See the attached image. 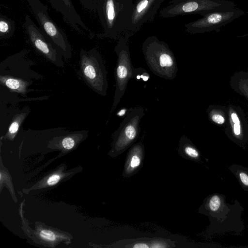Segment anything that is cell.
<instances>
[{"mask_svg": "<svg viewBox=\"0 0 248 248\" xmlns=\"http://www.w3.org/2000/svg\"><path fill=\"white\" fill-rule=\"evenodd\" d=\"M222 204L223 202L221 197L217 194H215L209 199L207 205L210 212L216 213L221 209Z\"/></svg>", "mask_w": 248, "mask_h": 248, "instance_id": "15", "label": "cell"}, {"mask_svg": "<svg viewBox=\"0 0 248 248\" xmlns=\"http://www.w3.org/2000/svg\"><path fill=\"white\" fill-rule=\"evenodd\" d=\"M31 235L36 243L47 247H55L61 242L67 245L71 243L70 234L66 235L65 233L39 223L36 225L34 231L31 230Z\"/></svg>", "mask_w": 248, "mask_h": 248, "instance_id": "8", "label": "cell"}, {"mask_svg": "<svg viewBox=\"0 0 248 248\" xmlns=\"http://www.w3.org/2000/svg\"><path fill=\"white\" fill-rule=\"evenodd\" d=\"M74 173V170L66 173L63 172L62 170L60 169L59 170H57L54 171L53 173L47 176L46 178H43L41 181L37 183L32 187H34L35 188L32 190L34 189H40L54 186L59 183L66 180V178H69V177L73 175Z\"/></svg>", "mask_w": 248, "mask_h": 248, "instance_id": "11", "label": "cell"}, {"mask_svg": "<svg viewBox=\"0 0 248 248\" xmlns=\"http://www.w3.org/2000/svg\"><path fill=\"white\" fill-rule=\"evenodd\" d=\"M134 78L138 81H147L150 78V76L148 72L145 69L142 67L134 68Z\"/></svg>", "mask_w": 248, "mask_h": 248, "instance_id": "17", "label": "cell"}, {"mask_svg": "<svg viewBox=\"0 0 248 248\" xmlns=\"http://www.w3.org/2000/svg\"><path fill=\"white\" fill-rule=\"evenodd\" d=\"M16 30L15 22L1 14L0 15V39H7L12 37Z\"/></svg>", "mask_w": 248, "mask_h": 248, "instance_id": "14", "label": "cell"}, {"mask_svg": "<svg viewBox=\"0 0 248 248\" xmlns=\"http://www.w3.org/2000/svg\"><path fill=\"white\" fill-rule=\"evenodd\" d=\"M117 55L118 59L114 71L116 89L110 115L114 112L123 97L128 81L134 78V67L128 53L125 50H121L117 51Z\"/></svg>", "mask_w": 248, "mask_h": 248, "instance_id": "5", "label": "cell"}, {"mask_svg": "<svg viewBox=\"0 0 248 248\" xmlns=\"http://www.w3.org/2000/svg\"><path fill=\"white\" fill-rule=\"evenodd\" d=\"M78 74L84 83L97 94L105 96L108 88L107 71L101 56L94 48L81 49Z\"/></svg>", "mask_w": 248, "mask_h": 248, "instance_id": "1", "label": "cell"}, {"mask_svg": "<svg viewBox=\"0 0 248 248\" xmlns=\"http://www.w3.org/2000/svg\"><path fill=\"white\" fill-rule=\"evenodd\" d=\"M142 154L143 146L140 143L135 145L131 149L125 168L126 174L133 173L140 166L142 161Z\"/></svg>", "mask_w": 248, "mask_h": 248, "instance_id": "12", "label": "cell"}, {"mask_svg": "<svg viewBox=\"0 0 248 248\" xmlns=\"http://www.w3.org/2000/svg\"><path fill=\"white\" fill-rule=\"evenodd\" d=\"M167 246L165 245V244L162 242L155 241L152 244L150 247L154 248H165Z\"/></svg>", "mask_w": 248, "mask_h": 248, "instance_id": "26", "label": "cell"}, {"mask_svg": "<svg viewBox=\"0 0 248 248\" xmlns=\"http://www.w3.org/2000/svg\"><path fill=\"white\" fill-rule=\"evenodd\" d=\"M40 28L67 59L71 57V47L66 34L50 17L47 8L39 0H26Z\"/></svg>", "mask_w": 248, "mask_h": 248, "instance_id": "2", "label": "cell"}, {"mask_svg": "<svg viewBox=\"0 0 248 248\" xmlns=\"http://www.w3.org/2000/svg\"><path fill=\"white\" fill-rule=\"evenodd\" d=\"M211 119L213 122L219 124H223L225 122V118L224 117L219 114H214L212 115Z\"/></svg>", "mask_w": 248, "mask_h": 248, "instance_id": "22", "label": "cell"}, {"mask_svg": "<svg viewBox=\"0 0 248 248\" xmlns=\"http://www.w3.org/2000/svg\"><path fill=\"white\" fill-rule=\"evenodd\" d=\"M85 131L74 132L64 136L54 139L50 142L52 147L69 151L76 147L85 137Z\"/></svg>", "mask_w": 248, "mask_h": 248, "instance_id": "9", "label": "cell"}, {"mask_svg": "<svg viewBox=\"0 0 248 248\" xmlns=\"http://www.w3.org/2000/svg\"><path fill=\"white\" fill-rule=\"evenodd\" d=\"M144 115V108L138 107L131 109L124 117L118 128L113 133V152H122L137 139L140 131V120Z\"/></svg>", "mask_w": 248, "mask_h": 248, "instance_id": "3", "label": "cell"}, {"mask_svg": "<svg viewBox=\"0 0 248 248\" xmlns=\"http://www.w3.org/2000/svg\"><path fill=\"white\" fill-rule=\"evenodd\" d=\"M199 8V4L196 1L189 2L183 6V10L186 12H190L196 11Z\"/></svg>", "mask_w": 248, "mask_h": 248, "instance_id": "20", "label": "cell"}, {"mask_svg": "<svg viewBox=\"0 0 248 248\" xmlns=\"http://www.w3.org/2000/svg\"><path fill=\"white\" fill-rule=\"evenodd\" d=\"M24 27L32 46L53 64L58 67L63 66L64 63L61 51L37 26L29 15L25 16Z\"/></svg>", "mask_w": 248, "mask_h": 248, "instance_id": "4", "label": "cell"}, {"mask_svg": "<svg viewBox=\"0 0 248 248\" xmlns=\"http://www.w3.org/2000/svg\"><path fill=\"white\" fill-rule=\"evenodd\" d=\"M3 170L0 167V180L3 179V182L5 181V178H6V183L10 186V190H11V193L14 194V188L13 187V185L11 181V178L9 176L8 172L7 170H4L5 168L3 167Z\"/></svg>", "mask_w": 248, "mask_h": 248, "instance_id": "18", "label": "cell"}, {"mask_svg": "<svg viewBox=\"0 0 248 248\" xmlns=\"http://www.w3.org/2000/svg\"><path fill=\"white\" fill-rule=\"evenodd\" d=\"M83 7L88 10H93L96 8L95 0H79Z\"/></svg>", "mask_w": 248, "mask_h": 248, "instance_id": "19", "label": "cell"}, {"mask_svg": "<svg viewBox=\"0 0 248 248\" xmlns=\"http://www.w3.org/2000/svg\"><path fill=\"white\" fill-rule=\"evenodd\" d=\"M233 132L235 136H239L241 133L240 123H233Z\"/></svg>", "mask_w": 248, "mask_h": 248, "instance_id": "23", "label": "cell"}, {"mask_svg": "<svg viewBox=\"0 0 248 248\" xmlns=\"http://www.w3.org/2000/svg\"><path fill=\"white\" fill-rule=\"evenodd\" d=\"M238 175L242 185L248 187V173L245 171H239Z\"/></svg>", "mask_w": 248, "mask_h": 248, "instance_id": "21", "label": "cell"}, {"mask_svg": "<svg viewBox=\"0 0 248 248\" xmlns=\"http://www.w3.org/2000/svg\"><path fill=\"white\" fill-rule=\"evenodd\" d=\"M132 247L134 248H148L150 247L147 243L144 242H138L134 244Z\"/></svg>", "mask_w": 248, "mask_h": 248, "instance_id": "27", "label": "cell"}, {"mask_svg": "<svg viewBox=\"0 0 248 248\" xmlns=\"http://www.w3.org/2000/svg\"><path fill=\"white\" fill-rule=\"evenodd\" d=\"M181 141L183 143V151L185 155L191 158H198L199 156V153L198 151L189 142L187 141L186 142V138L182 137Z\"/></svg>", "mask_w": 248, "mask_h": 248, "instance_id": "16", "label": "cell"}, {"mask_svg": "<svg viewBox=\"0 0 248 248\" xmlns=\"http://www.w3.org/2000/svg\"><path fill=\"white\" fill-rule=\"evenodd\" d=\"M0 82L1 85L8 88L11 91L23 95L27 93V88L30 84L24 79L10 75H0Z\"/></svg>", "mask_w": 248, "mask_h": 248, "instance_id": "10", "label": "cell"}, {"mask_svg": "<svg viewBox=\"0 0 248 248\" xmlns=\"http://www.w3.org/2000/svg\"><path fill=\"white\" fill-rule=\"evenodd\" d=\"M52 7L60 12L70 26L80 34L91 37V30L82 21L71 0H47Z\"/></svg>", "mask_w": 248, "mask_h": 248, "instance_id": "7", "label": "cell"}, {"mask_svg": "<svg viewBox=\"0 0 248 248\" xmlns=\"http://www.w3.org/2000/svg\"><path fill=\"white\" fill-rule=\"evenodd\" d=\"M146 62L156 76L166 79H174L178 67L173 55L166 50H149L145 53Z\"/></svg>", "mask_w": 248, "mask_h": 248, "instance_id": "6", "label": "cell"}, {"mask_svg": "<svg viewBox=\"0 0 248 248\" xmlns=\"http://www.w3.org/2000/svg\"><path fill=\"white\" fill-rule=\"evenodd\" d=\"M131 110V109H128L126 108H123L119 110V111L117 113V116L119 117H123L124 116H126Z\"/></svg>", "mask_w": 248, "mask_h": 248, "instance_id": "25", "label": "cell"}, {"mask_svg": "<svg viewBox=\"0 0 248 248\" xmlns=\"http://www.w3.org/2000/svg\"><path fill=\"white\" fill-rule=\"evenodd\" d=\"M148 2L147 0H143L140 2L137 7V11L139 13L141 12L147 6Z\"/></svg>", "mask_w": 248, "mask_h": 248, "instance_id": "24", "label": "cell"}, {"mask_svg": "<svg viewBox=\"0 0 248 248\" xmlns=\"http://www.w3.org/2000/svg\"><path fill=\"white\" fill-rule=\"evenodd\" d=\"M28 112V110H24L13 117L7 132L4 136L5 139L10 140H13L14 139Z\"/></svg>", "mask_w": 248, "mask_h": 248, "instance_id": "13", "label": "cell"}]
</instances>
